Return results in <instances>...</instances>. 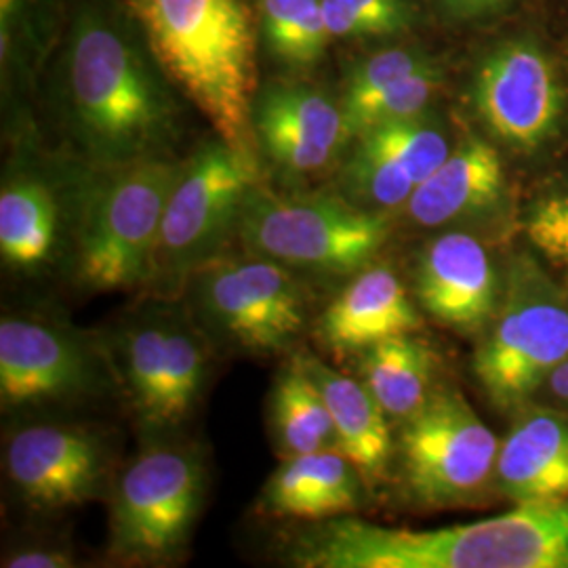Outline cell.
<instances>
[{
    "instance_id": "obj_1",
    "label": "cell",
    "mask_w": 568,
    "mask_h": 568,
    "mask_svg": "<svg viewBox=\"0 0 568 568\" xmlns=\"http://www.w3.org/2000/svg\"><path fill=\"white\" fill-rule=\"evenodd\" d=\"M288 560L307 568H568V501L518 504L436 530L331 518L293 541Z\"/></svg>"
},
{
    "instance_id": "obj_2",
    "label": "cell",
    "mask_w": 568,
    "mask_h": 568,
    "mask_svg": "<svg viewBox=\"0 0 568 568\" xmlns=\"http://www.w3.org/2000/svg\"><path fill=\"white\" fill-rule=\"evenodd\" d=\"M68 110L77 138L98 166L161 156L175 110L154 70L98 9L74 23L65 63Z\"/></svg>"
},
{
    "instance_id": "obj_3",
    "label": "cell",
    "mask_w": 568,
    "mask_h": 568,
    "mask_svg": "<svg viewBox=\"0 0 568 568\" xmlns=\"http://www.w3.org/2000/svg\"><path fill=\"white\" fill-rule=\"evenodd\" d=\"M156 61L222 142L255 154V37L243 0H129Z\"/></svg>"
},
{
    "instance_id": "obj_4",
    "label": "cell",
    "mask_w": 568,
    "mask_h": 568,
    "mask_svg": "<svg viewBox=\"0 0 568 568\" xmlns=\"http://www.w3.org/2000/svg\"><path fill=\"white\" fill-rule=\"evenodd\" d=\"M182 164L163 156L112 164L87 185L74 236L77 276L87 288H148L164 206Z\"/></svg>"
},
{
    "instance_id": "obj_5",
    "label": "cell",
    "mask_w": 568,
    "mask_h": 568,
    "mask_svg": "<svg viewBox=\"0 0 568 568\" xmlns=\"http://www.w3.org/2000/svg\"><path fill=\"white\" fill-rule=\"evenodd\" d=\"M387 234L384 213L326 194H276L260 183L236 230L248 253L321 278L356 276L373 265Z\"/></svg>"
},
{
    "instance_id": "obj_6",
    "label": "cell",
    "mask_w": 568,
    "mask_h": 568,
    "mask_svg": "<svg viewBox=\"0 0 568 568\" xmlns=\"http://www.w3.org/2000/svg\"><path fill=\"white\" fill-rule=\"evenodd\" d=\"M260 183L257 154H246L217 140L206 143L187 163L164 206L163 224L145 291L175 297L190 278L220 257L236 234L244 201Z\"/></svg>"
},
{
    "instance_id": "obj_7",
    "label": "cell",
    "mask_w": 568,
    "mask_h": 568,
    "mask_svg": "<svg viewBox=\"0 0 568 568\" xmlns=\"http://www.w3.org/2000/svg\"><path fill=\"white\" fill-rule=\"evenodd\" d=\"M206 487L203 457L192 448L152 447L126 467L110 509V551L122 562L161 565L192 535Z\"/></svg>"
},
{
    "instance_id": "obj_8",
    "label": "cell",
    "mask_w": 568,
    "mask_h": 568,
    "mask_svg": "<svg viewBox=\"0 0 568 568\" xmlns=\"http://www.w3.org/2000/svg\"><path fill=\"white\" fill-rule=\"evenodd\" d=\"M209 328L244 352H284L304 333L310 295L293 270L267 257L204 264L187 283Z\"/></svg>"
},
{
    "instance_id": "obj_9",
    "label": "cell",
    "mask_w": 568,
    "mask_h": 568,
    "mask_svg": "<svg viewBox=\"0 0 568 568\" xmlns=\"http://www.w3.org/2000/svg\"><path fill=\"white\" fill-rule=\"evenodd\" d=\"M568 358V304L537 265L509 276L501 314L474 361V373L495 405L518 406L546 386Z\"/></svg>"
},
{
    "instance_id": "obj_10",
    "label": "cell",
    "mask_w": 568,
    "mask_h": 568,
    "mask_svg": "<svg viewBox=\"0 0 568 568\" xmlns=\"http://www.w3.org/2000/svg\"><path fill=\"white\" fill-rule=\"evenodd\" d=\"M499 447L501 443L462 394L438 392L403 426L406 488L429 508L466 504L487 487Z\"/></svg>"
},
{
    "instance_id": "obj_11",
    "label": "cell",
    "mask_w": 568,
    "mask_h": 568,
    "mask_svg": "<svg viewBox=\"0 0 568 568\" xmlns=\"http://www.w3.org/2000/svg\"><path fill=\"white\" fill-rule=\"evenodd\" d=\"M206 361L203 339L180 323H140L122 335V375L145 429L171 432L192 415L206 382Z\"/></svg>"
},
{
    "instance_id": "obj_12",
    "label": "cell",
    "mask_w": 568,
    "mask_h": 568,
    "mask_svg": "<svg viewBox=\"0 0 568 568\" xmlns=\"http://www.w3.org/2000/svg\"><path fill=\"white\" fill-rule=\"evenodd\" d=\"M471 91L490 133L518 150L530 152L548 142L562 116V87L535 42L511 41L490 51Z\"/></svg>"
},
{
    "instance_id": "obj_13",
    "label": "cell",
    "mask_w": 568,
    "mask_h": 568,
    "mask_svg": "<svg viewBox=\"0 0 568 568\" xmlns=\"http://www.w3.org/2000/svg\"><path fill=\"white\" fill-rule=\"evenodd\" d=\"M102 382L93 347L63 326L9 316L0 323L4 408L77 400Z\"/></svg>"
},
{
    "instance_id": "obj_14",
    "label": "cell",
    "mask_w": 568,
    "mask_h": 568,
    "mask_svg": "<svg viewBox=\"0 0 568 568\" xmlns=\"http://www.w3.org/2000/svg\"><path fill=\"white\" fill-rule=\"evenodd\" d=\"M4 466L11 485L30 508L60 511L79 508L100 495L105 448L84 427L41 424L11 436Z\"/></svg>"
},
{
    "instance_id": "obj_15",
    "label": "cell",
    "mask_w": 568,
    "mask_h": 568,
    "mask_svg": "<svg viewBox=\"0 0 568 568\" xmlns=\"http://www.w3.org/2000/svg\"><path fill=\"white\" fill-rule=\"evenodd\" d=\"M251 122L260 150L293 180L325 171L349 140L342 105L300 82L264 87Z\"/></svg>"
},
{
    "instance_id": "obj_16",
    "label": "cell",
    "mask_w": 568,
    "mask_h": 568,
    "mask_svg": "<svg viewBox=\"0 0 568 568\" xmlns=\"http://www.w3.org/2000/svg\"><path fill=\"white\" fill-rule=\"evenodd\" d=\"M448 154L447 133L427 114L387 122L358 135L345 164V187L354 201L368 206H403Z\"/></svg>"
},
{
    "instance_id": "obj_17",
    "label": "cell",
    "mask_w": 568,
    "mask_h": 568,
    "mask_svg": "<svg viewBox=\"0 0 568 568\" xmlns=\"http://www.w3.org/2000/svg\"><path fill=\"white\" fill-rule=\"evenodd\" d=\"M415 295L440 325L459 333L483 328L497 305V272L485 244L466 232H447L426 244Z\"/></svg>"
},
{
    "instance_id": "obj_18",
    "label": "cell",
    "mask_w": 568,
    "mask_h": 568,
    "mask_svg": "<svg viewBox=\"0 0 568 568\" xmlns=\"http://www.w3.org/2000/svg\"><path fill=\"white\" fill-rule=\"evenodd\" d=\"M419 326V310L403 281L389 267L368 265L326 305L316 333L326 349L345 356L387 337L415 333Z\"/></svg>"
},
{
    "instance_id": "obj_19",
    "label": "cell",
    "mask_w": 568,
    "mask_h": 568,
    "mask_svg": "<svg viewBox=\"0 0 568 568\" xmlns=\"http://www.w3.org/2000/svg\"><path fill=\"white\" fill-rule=\"evenodd\" d=\"M506 171L499 152L478 138H467L447 161L415 187L406 213L417 225L440 227L480 215L501 201Z\"/></svg>"
},
{
    "instance_id": "obj_20",
    "label": "cell",
    "mask_w": 568,
    "mask_h": 568,
    "mask_svg": "<svg viewBox=\"0 0 568 568\" xmlns=\"http://www.w3.org/2000/svg\"><path fill=\"white\" fill-rule=\"evenodd\" d=\"M361 471L335 448L286 457L265 483L260 511L312 523L339 518L361 506Z\"/></svg>"
},
{
    "instance_id": "obj_21",
    "label": "cell",
    "mask_w": 568,
    "mask_h": 568,
    "mask_svg": "<svg viewBox=\"0 0 568 568\" xmlns=\"http://www.w3.org/2000/svg\"><path fill=\"white\" fill-rule=\"evenodd\" d=\"M495 476L514 504L568 501V419L528 413L499 447Z\"/></svg>"
},
{
    "instance_id": "obj_22",
    "label": "cell",
    "mask_w": 568,
    "mask_h": 568,
    "mask_svg": "<svg viewBox=\"0 0 568 568\" xmlns=\"http://www.w3.org/2000/svg\"><path fill=\"white\" fill-rule=\"evenodd\" d=\"M302 358L325 396L335 424L337 450L344 453L365 480H382L394 450L386 410L363 382L347 377L312 354H302Z\"/></svg>"
},
{
    "instance_id": "obj_23",
    "label": "cell",
    "mask_w": 568,
    "mask_h": 568,
    "mask_svg": "<svg viewBox=\"0 0 568 568\" xmlns=\"http://www.w3.org/2000/svg\"><path fill=\"white\" fill-rule=\"evenodd\" d=\"M60 241V204L47 183L16 178L0 192V257L32 272L51 262Z\"/></svg>"
},
{
    "instance_id": "obj_24",
    "label": "cell",
    "mask_w": 568,
    "mask_h": 568,
    "mask_svg": "<svg viewBox=\"0 0 568 568\" xmlns=\"http://www.w3.org/2000/svg\"><path fill=\"white\" fill-rule=\"evenodd\" d=\"M361 354L363 384L389 419L406 422L434 396L436 356L432 347L413 333L387 337Z\"/></svg>"
},
{
    "instance_id": "obj_25",
    "label": "cell",
    "mask_w": 568,
    "mask_h": 568,
    "mask_svg": "<svg viewBox=\"0 0 568 568\" xmlns=\"http://www.w3.org/2000/svg\"><path fill=\"white\" fill-rule=\"evenodd\" d=\"M270 424L284 459L337 450V434L321 387L305 368L302 354L283 366L270 396Z\"/></svg>"
},
{
    "instance_id": "obj_26",
    "label": "cell",
    "mask_w": 568,
    "mask_h": 568,
    "mask_svg": "<svg viewBox=\"0 0 568 568\" xmlns=\"http://www.w3.org/2000/svg\"><path fill=\"white\" fill-rule=\"evenodd\" d=\"M264 39L288 65H312L328 41L323 0H262Z\"/></svg>"
},
{
    "instance_id": "obj_27",
    "label": "cell",
    "mask_w": 568,
    "mask_h": 568,
    "mask_svg": "<svg viewBox=\"0 0 568 568\" xmlns=\"http://www.w3.org/2000/svg\"><path fill=\"white\" fill-rule=\"evenodd\" d=\"M440 87L443 70L436 65V61H432L405 79L392 82L365 102L342 108L349 140L387 122L406 121L426 114L427 105L436 98Z\"/></svg>"
},
{
    "instance_id": "obj_28",
    "label": "cell",
    "mask_w": 568,
    "mask_h": 568,
    "mask_svg": "<svg viewBox=\"0 0 568 568\" xmlns=\"http://www.w3.org/2000/svg\"><path fill=\"white\" fill-rule=\"evenodd\" d=\"M333 39H379L405 32L415 20L406 0H323Z\"/></svg>"
},
{
    "instance_id": "obj_29",
    "label": "cell",
    "mask_w": 568,
    "mask_h": 568,
    "mask_svg": "<svg viewBox=\"0 0 568 568\" xmlns=\"http://www.w3.org/2000/svg\"><path fill=\"white\" fill-rule=\"evenodd\" d=\"M432 58H427L424 51L419 49H387L382 53H375L366 60L358 61L347 79H345L344 98H342V108H349L356 103L365 102L379 93L382 89L389 87L392 82L400 81L408 74L417 72L427 63H432Z\"/></svg>"
},
{
    "instance_id": "obj_30",
    "label": "cell",
    "mask_w": 568,
    "mask_h": 568,
    "mask_svg": "<svg viewBox=\"0 0 568 568\" xmlns=\"http://www.w3.org/2000/svg\"><path fill=\"white\" fill-rule=\"evenodd\" d=\"M527 234L548 260L568 265V190L535 206L528 217Z\"/></svg>"
},
{
    "instance_id": "obj_31",
    "label": "cell",
    "mask_w": 568,
    "mask_h": 568,
    "mask_svg": "<svg viewBox=\"0 0 568 568\" xmlns=\"http://www.w3.org/2000/svg\"><path fill=\"white\" fill-rule=\"evenodd\" d=\"M74 565V558L60 549H23L4 562L9 568H70Z\"/></svg>"
},
{
    "instance_id": "obj_32",
    "label": "cell",
    "mask_w": 568,
    "mask_h": 568,
    "mask_svg": "<svg viewBox=\"0 0 568 568\" xmlns=\"http://www.w3.org/2000/svg\"><path fill=\"white\" fill-rule=\"evenodd\" d=\"M447 11L459 18H471V16H480L487 13L490 9L499 7L504 0H440Z\"/></svg>"
},
{
    "instance_id": "obj_33",
    "label": "cell",
    "mask_w": 568,
    "mask_h": 568,
    "mask_svg": "<svg viewBox=\"0 0 568 568\" xmlns=\"http://www.w3.org/2000/svg\"><path fill=\"white\" fill-rule=\"evenodd\" d=\"M546 384H548L554 398H558L560 403L568 405V358L551 371Z\"/></svg>"
}]
</instances>
